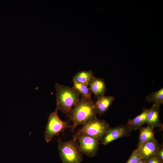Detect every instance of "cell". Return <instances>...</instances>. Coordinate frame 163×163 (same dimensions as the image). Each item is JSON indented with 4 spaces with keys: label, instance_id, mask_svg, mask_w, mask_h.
<instances>
[{
    "label": "cell",
    "instance_id": "obj_16",
    "mask_svg": "<svg viewBox=\"0 0 163 163\" xmlns=\"http://www.w3.org/2000/svg\"><path fill=\"white\" fill-rule=\"evenodd\" d=\"M73 82L72 88L76 90L80 95L81 94L82 97L88 99H92L91 93L88 86L75 81H73Z\"/></svg>",
    "mask_w": 163,
    "mask_h": 163
},
{
    "label": "cell",
    "instance_id": "obj_2",
    "mask_svg": "<svg viewBox=\"0 0 163 163\" xmlns=\"http://www.w3.org/2000/svg\"><path fill=\"white\" fill-rule=\"evenodd\" d=\"M56 107L68 116L73 107L80 99V94L72 87L56 83Z\"/></svg>",
    "mask_w": 163,
    "mask_h": 163
},
{
    "label": "cell",
    "instance_id": "obj_13",
    "mask_svg": "<svg viewBox=\"0 0 163 163\" xmlns=\"http://www.w3.org/2000/svg\"><path fill=\"white\" fill-rule=\"evenodd\" d=\"M93 76V72L91 70H81L74 76L72 81H75L88 87Z\"/></svg>",
    "mask_w": 163,
    "mask_h": 163
},
{
    "label": "cell",
    "instance_id": "obj_20",
    "mask_svg": "<svg viewBox=\"0 0 163 163\" xmlns=\"http://www.w3.org/2000/svg\"><path fill=\"white\" fill-rule=\"evenodd\" d=\"M137 163H146V162L143 160L141 159Z\"/></svg>",
    "mask_w": 163,
    "mask_h": 163
},
{
    "label": "cell",
    "instance_id": "obj_17",
    "mask_svg": "<svg viewBox=\"0 0 163 163\" xmlns=\"http://www.w3.org/2000/svg\"><path fill=\"white\" fill-rule=\"evenodd\" d=\"M141 159L139 149L134 150L126 163H137Z\"/></svg>",
    "mask_w": 163,
    "mask_h": 163
},
{
    "label": "cell",
    "instance_id": "obj_7",
    "mask_svg": "<svg viewBox=\"0 0 163 163\" xmlns=\"http://www.w3.org/2000/svg\"><path fill=\"white\" fill-rule=\"evenodd\" d=\"M131 132L126 125L110 127L103 136L100 141L103 145H107L120 138L129 135Z\"/></svg>",
    "mask_w": 163,
    "mask_h": 163
},
{
    "label": "cell",
    "instance_id": "obj_12",
    "mask_svg": "<svg viewBox=\"0 0 163 163\" xmlns=\"http://www.w3.org/2000/svg\"><path fill=\"white\" fill-rule=\"evenodd\" d=\"M147 110L148 109L144 108L140 114L134 118L128 120L126 125L131 131L139 129L146 123Z\"/></svg>",
    "mask_w": 163,
    "mask_h": 163
},
{
    "label": "cell",
    "instance_id": "obj_11",
    "mask_svg": "<svg viewBox=\"0 0 163 163\" xmlns=\"http://www.w3.org/2000/svg\"><path fill=\"white\" fill-rule=\"evenodd\" d=\"M88 88L91 93L96 97L104 95L107 90V87L104 78L93 76L90 81Z\"/></svg>",
    "mask_w": 163,
    "mask_h": 163
},
{
    "label": "cell",
    "instance_id": "obj_15",
    "mask_svg": "<svg viewBox=\"0 0 163 163\" xmlns=\"http://www.w3.org/2000/svg\"><path fill=\"white\" fill-rule=\"evenodd\" d=\"M148 102L152 103L153 104L159 106L163 104V88L149 94L145 98Z\"/></svg>",
    "mask_w": 163,
    "mask_h": 163
},
{
    "label": "cell",
    "instance_id": "obj_8",
    "mask_svg": "<svg viewBox=\"0 0 163 163\" xmlns=\"http://www.w3.org/2000/svg\"><path fill=\"white\" fill-rule=\"evenodd\" d=\"M160 147L155 137L145 143L139 149L141 159L146 162L152 158H157Z\"/></svg>",
    "mask_w": 163,
    "mask_h": 163
},
{
    "label": "cell",
    "instance_id": "obj_1",
    "mask_svg": "<svg viewBox=\"0 0 163 163\" xmlns=\"http://www.w3.org/2000/svg\"><path fill=\"white\" fill-rule=\"evenodd\" d=\"M96 114L93 100L81 96L68 116L69 120L73 123L71 127L72 132H73L78 125H83L97 118Z\"/></svg>",
    "mask_w": 163,
    "mask_h": 163
},
{
    "label": "cell",
    "instance_id": "obj_6",
    "mask_svg": "<svg viewBox=\"0 0 163 163\" xmlns=\"http://www.w3.org/2000/svg\"><path fill=\"white\" fill-rule=\"evenodd\" d=\"M80 151L83 154L90 157L95 156L99 150L100 140L94 137L83 136L78 137Z\"/></svg>",
    "mask_w": 163,
    "mask_h": 163
},
{
    "label": "cell",
    "instance_id": "obj_18",
    "mask_svg": "<svg viewBox=\"0 0 163 163\" xmlns=\"http://www.w3.org/2000/svg\"><path fill=\"white\" fill-rule=\"evenodd\" d=\"M146 163H163L157 157L152 158L149 159L147 161Z\"/></svg>",
    "mask_w": 163,
    "mask_h": 163
},
{
    "label": "cell",
    "instance_id": "obj_3",
    "mask_svg": "<svg viewBox=\"0 0 163 163\" xmlns=\"http://www.w3.org/2000/svg\"><path fill=\"white\" fill-rule=\"evenodd\" d=\"M110 128L109 124L106 121L96 118L83 124L73 135V139L76 140L80 136H87L100 141Z\"/></svg>",
    "mask_w": 163,
    "mask_h": 163
},
{
    "label": "cell",
    "instance_id": "obj_5",
    "mask_svg": "<svg viewBox=\"0 0 163 163\" xmlns=\"http://www.w3.org/2000/svg\"><path fill=\"white\" fill-rule=\"evenodd\" d=\"M59 109L56 107L54 111L50 113L45 131V138L47 142H50L54 136H59L67 128H71L68 122L62 120L58 115Z\"/></svg>",
    "mask_w": 163,
    "mask_h": 163
},
{
    "label": "cell",
    "instance_id": "obj_9",
    "mask_svg": "<svg viewBox=\"0 0 163 163\" xmlns=\"http://www.w3.org/2000/svg\"><path fill=\"white\" fill-rule=\"evenodd\" d=\"M114 99V97L112 96L103 95L97 97V100L94 103L97 114L101 116L106 112L111 106Z\"/></svg>",
    "mask_w": 163,
    "mask_h": 163
},
{
    "label": "cell",
    "instance_id": "obj_14",
    "mask_svg": "<svg viewBox=\"0 0 163 163\" xmlns=\"http://www.w3.org/2000/svg\"><path fill=\"white\" fill-rule=\"evenodd\" d=\"M153 130V129L148 126L140 129L138 148H140L144 143L155 137Z\"/></svg>",
    "mask_w": 163,
    "mask_h": 163
},
{
    "label": "cell",
    "instance_id": "obj_19",
    "mask_svg": "<svg viewBox=\"0 0 163 163\" xmlns=\"http://www.w3.org/2000/svg\"><path fill=\"white\" fill-rule=\"evenodd\" d=\"M157 158L161 161L163 162V145H161Z\"/></svg>",
    "mask_w": 163,
    "mask_h": 163
},
{
    "label": "cell",
    "instance_id": "obj_4",
    "mask_svg": "<svg viewBox=\"0 0 163 163\" xmlns=\"http://www.w3.org/2000/svg\"><path fill=\"white\" fill-rule=\"evenodd\" d=\"M58 149L62 163H81L83 154L80 151L77 140L63 142L58 140Z\"/></svg>",
    "mask_w": 163,
    "mask_h": 163
},
{
    "label": "cell",
    "instance_id": "obj_10",
    "mask_svg": "<svg viewBox=\"0 0 163 163\" xmlns=\"http://www.w3.org/2000/svg\"><path fill=\"white\" fill-rule=\"evenodd\" d=\"M159 107L158 105L153 104L148 109L146 123L153 129L156 127L162 126L160 119Z\"/></svg>",
    "mask_w": 163,
    "mask_h": 163
}]
</instances>
